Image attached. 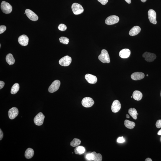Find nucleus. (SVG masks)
<instances>
[{
	"mask_svg": "<svg viewBox=\"0 0 161 161\" xmlns=\"http://www.w3.org/2000/svg\"><path fill=\"white\" fill-rule=\"evenodd\" d=\"M144 73L141 72H136L133 73L131 76V79L134 80H139L142 79L144 77Z\"/></svg>",
	"mask_w": 161,
	"mask_h": 161,
	"instance_id": "16",
	"label": "nucleus"
},
{
	"mask_svg": "<svg viewBox=\"0 0 161 161\" xmlns=\"http://www.w3.org/2000/svg\"><path fill=\"white\" fill-rule=\"evenodd\" d=\"M18 41L20 45L23 46H26L28 44L29 38L27 36L22 35L19 37Z\"/></svg>",
	"mask_w": 161,
	"mask_h": 161,
	"instance_id": "14",
	"label": "nucleus"
},
{
	"mask_svg": "<svg viewBox=\"0 0 161 161\" xmlns=\"http://www.w3.org/2000/svg\"><path fill=\"white\" fill-rule=\"evenodd\" d=\"M99 60L103 63H109L110 59L109 55L106 50L103 49L102 50L101 53L98 56Z\"/></svg>",
	"mask_w": 161,
	"mask_h": 161,
	"instance_id": "1",
	"label": "nucleus"
},
{
	"mask_svg": "<svg viewBox=\"0 0 161 161\" xmlns=\"http://www.w3.org/2000/svg\"><path fill=\"white\" fill-rule=\"evenodd\" d=\"M133 97V96H131V98H132Z\"/></svg>",
	"mask_w": 161,
	"mask_h": 161,
	"instance_id": "45",
	"label": "nucleus"
},
{
	"mask_svg": "<svg viewBox=\"0 0 161 161\" xmlns=\"http://www.w3.org/2000/svg\"><path fill=\"white\" fill-rule=\"evenodd\" d=\"M45 116L42 113H39L34 119L35 124L37 126H41L43 124Z\"/></svg>",
	"mask_w": 161,
	"mask_h": 161,
	"instance_id": "4",
	"label": "nucleus"
},
{
	"mask_svg": "<svg viewBox=\"0 0 161 161\" xmlns=\"http://www.w3.org/2000/svg\"></svg>",
	"mask_w": 161,
	"mask_h": 161,
	"instance_id": "47",
	"label": "nucleus"
},
{
	"mask_svg": "<svg viewBox=\"0 0 161 161\" xmlns=\"http://www.w3.org/2000/svg\"><path fill=\"white\" fill-rule=\"evenodd\" d=\"M5 85V83L2 81H0V89L3 88Z\"/></svg>",
	"mask_w": 161,
	"mask_h": 161,
	"instance_id": "35",
	"label": "nucleus"
},
{
	"mask_svg": "<svg viewBox=\"0 0 161 161\" xmlns=\"http://www.w3.org/2000/svg\"><path fill=\"white\" fill-rule=\"evenodd\" d=\"M157 134L159 135H161V129L157 133Z\"/></svg>",
	"mask_w": 161,
	"mask_h": 161,
	"instance_id": "39",
	"label": "nucleus"
},
{
	"mask_svg": "<svg viewBox=\"0 0 161 161\" xmlns=\"http://www.w3.org/2000/svg\"><path fill=\"white\" fill-rule=\"evenodd\" d=\"M148 15L149 21L151 23L154 24H157V21L156 20V14L155 11L153 10L150 9L148 11Z\"/></svg>",
	"mask_w": 161,
	"mask_h": 161,
	"instance_id": "9",
	"label": "nucleus"
},
{
	"mask_svg": "<svg viewBox=\"0 0 161 161\" xmlns=\"http://www.w3.org/2000/svg\"><path fill=\"white\" fill-rule=\"evenodd\" d=\"M4 137V134L1 129H0V140H1Z\"/></svg>",
	"mask_w": 161,
	"mask_h": 161,
	"instance_id": "36",
	"label": "nucleus"
},
{
	"mask_svg": "<svg viewBox=\"0 0 161 161\" xmlns=\"http://www.w3.org/2000/svg\"><path fill=\"white\" fill-rule=\"evenodd\" d=\"M59 40L61 43L67 45L69 43V39L66 37H60Z\"/></svg>",
	"mask_w": 161,
	"mask_h": 161,
	"instance_id": "28",
	"label": "nucleus"
},
{
	"mask_svg": "<svg viewBox=\"0 0 161 161\" xmlns=\"http://www.w3.org/2000/svg\"><path fill=\"white\" fill-rule=\"evenodd\" d=\"M139 115V114L138 113H137V115Z\"/></svg>",
	"mask_w": 161,
	"mask_h": 161,
	"instance_id": "43",
	"label": "nucleus"
},
{
	"mask_svg": "<svg viewBox=\"0 0 161 161\" xmlns=\"http://www.w3.org/2000/svg\"><path fill=\"white\" fill-rule=\"evenodd\" d=\"M18 114V110L16 107H12L8 112L9 117L11 119H14L17 116Z\"/></svg>",
	"mask_w": 161,
	"mask_h": 161,
	"instance_id": "12",
	"label": "nucleus"
},
{
	"mask_svg": "<svg viewBox=\"0 0 161 161\" xmlns=\"http://www.w3.org/2000/svg\"><path fill=\"white\" fill-rule=\"evenodd\" d=\"M131 54V51L128 49H124L120 51L119 56L123 58H126L129 57Z\"/></svg>",
	"mask_w": 161,
	"mask_h": 161,
	"instance_id": "17",
	"label": "nucleus"
},
{
	"mask_svg": "<svg viewBox=\"0 0 161 161\" xmlns=\"http://www.w3.org/2000/svg\"><path fill=\"white\" fill-rule=\"evenodd\" d=\"M1 44H0V48H1Z\"/></svg>",
	"mask_w": 161,
	"mask_h": 161,
	"instance_id": "42",
	"label": "nucleus"
},
{
	"mask_svg": "<svg viewBox=\"0 0 161 161\" xmlns=\"http://www.w3.org/2000/svg\"><path fill=\"white\" fill-rule=\"evenodd\" d=\"M119 17L118 16L112 15L107 18L105 22L107 25H111L117 23L119 21Z\"/></svg>",
	"mask_w": 161,
	"mask_h": 161,
	"instance_id": "5",
	"label": "nucleus"
},
{
	"mask_svg": "<svg viewBox=\"0 0 161 161\" xmlns=\"http://www.w3.org/2000/svg\"><path fill=\"white\" fill-rule=\"evenodd\" d=\"M117 141L119 143H123L125 142V140L123 136H122L118 138Z\"/></svg>",
	"mask_w": 161,
	"mask_h": 161,
	"instance_id": "33",
	"label": "nucleus"
},
{
	"mask_svg": "<svg viewBox=\"0 0 161 161\" xmlns=\"http://www.w3.org/2000/svg\"><path fill=\"white\" fill-rule=\"evenodd\" d=\"M6 27L5 25L0 26V34H1L4 33L6 30Z\"/></svg>",
	"mask_w": 161,
	"mask_h": 161,
	"instance_id": "30",
	"label": "nucleus"
},
{
	"mask_svg": "<svg viewBox=\"0 0 161 161\" xmlns=\"http://www.w3.org/2000/svg\"><path fill=\"white\" fill-rule=\"evenodd\" d=\"M58 30L61 31H64L66 30L67 27L64 24H61L58 25Z\"/></svg>",
	"mask_w": 161,
	"mask_h": 161,
	"instance_id": "29",
	"label": "nucleus"
},
{
	"mask_svg": "<svg viewBox=\"0 0 161 161\" xmlns=\"http://www.w3.org/2000/svg\"><path fill=\"white\" fill-rule=\"evenodd\" d=\"M34 154V151L33 149L31 148H28L26 150L25 152V157L27 159L31 158Z\"/></svg>",
	"mask_w": 161,
	"mask_h": 161,
	"instance_id": "20",
	"label": "nucleus"
},
{
	"mask_svg": "<svg viewBox=\"0 0 161 161\" xmlns=\"http://www.w3.org/2000/svg\"><path fill=\"white\" fill-rule=\"evenodd\" d=\"M156 126L158 128H161V120H157L156 123Z\"/></svg>",
	"mask_w": 161,
	"mask_h": 161,
	"instance_id": "32",
	"label": "nucleus"
},
{
	"mask_svg": "<svg viewBox=\"0 0 161 161\" xmlns=\"http://www.w3.org/2000/svg\"><path fill=\"white\" fill-rule=\"evenodd\" d=\"M25 13L27 17L30 20L36 21L38 20L39 18L38 16L30 10L26 9Z\"/></svg>",
	"mask_w": 161,
	"mask_h": 161,
	"instance_id": "11",
	"label": "nucleus"
},
{
	"mask_svg": "<svg viewBox=\"0 0 161 161\" xmlns=\"http://www.w3.org/2000/svg\"><path fill=\"white\" fill-rule=\"evenodd\" d=\"M147 76H148V74L147 75Z\"/></svg>",
	"mask_w": 161,
	"mask_h": 161,
	"instance_id": "44",
	"label": "nucleus"
},
{
	"mask_svg": "<svg viewBox=\"0 0 161 161\" xmlns=\"http://www.w3.org/2000/svg\"><path fill=\"white\" fill-rule=\"evenodd\" d=\"M141 1L143 3H144L146 2L147 0H141Z\"/></svg>",
	"mask_w": 161,
	"mask_h": 161,
	"instance_id": "41",
	"label": "nucleus"
},
{
	"mask_svg": "<svg viewBox=\"0 0 161 161\" xmlns=\"http://www.w3.org/2000/svg\"><path fill=\"white\" fill-rule=\"evenodd\" d=\"M82 105L83 106L86 108H88L92 106L94 104L93 99L89 97L84 98L82 101Z\"/></svg>",
	"mask_w": 161,
	"mask_h": 161,
	"instance_id": "6",
	"label": "nucleus"
},
{
	"mask_svg": "<svg viewBox=\"0 0 161 161\" xmlns=\"http://www.w3.org/2000/svg\"><path fill=\"white\" fill-rule=\"evenodd\" d=\"M141 31L140 27L138 26H135L130 30L129 34L131 36H136L138 35Z\"/></svg>",
	"mask_w": 161,
	"mask_h": 161,
	"instance_id": "18",
	"label": "nucleus"
},
{
	"mask_svg": "<svg viewBox=\"0 0 161 161\" xmlns=\"http://www.w3.org/2000/svg\"><path fill=\"white\" fill-rule=\"evenodd\" d=\"M128 113L132 118L135 120L137 118V111L134 108H131L128 110Z\"/></svg>",
	"mask_w": 161,
	"mask_h": 161,
	"instance_id": "25",
	"label": "nucleus"
},
{
	"mask_svg": "<svg viewBox=\"0 0 161 161\" xmlns=\"http://www.w3.org/2000/svg\"><path fill=\"white\" fill-rule=\"evenodd\" d=\"M72 58L68 56H65L61 58L59 61V64L63 66H68L71 64Z\"/></svg>",
	"mask_w": 161,
	"mask_h": 161,
	"instance_id": "8",
	"label": "nucleus"
},
{
	"mask_svg": "<svg viewBox=\"0 0 161 161\" xmlns=\"http://www.w3.org/2000/svg\"><path fill=\"white\" fill-rule=\"evenodd\" d=\"M125 1L126 2V3H127L128 4H131V0H125Z\"/></svg>",
	"mask_w": 161,
	"mask_h": 161,
	"instance_id": "37",
	"label": "nucleus"
},
{
	"mask_svg": "<svg viewBox=\"0 0 161 161\" xmlns=\"http://www.w3.org/2000/svg\"><path fill=\"white\" fill-rule=\"evenodd\" d=\"M145 161H152V160L150 158H147L145 160Z\"/></svg>",
	"mask_w": 161,
	"mask_h": 161,
	"instance_id": "38",
	"label": "nucleus"
},
{
	"mask_svg": "<svg viewBox=\"0 0 161 161\" xmlns=\"http://www.w3.org/2000/svg\"><path fill=\"white\" fill-rule=\"evenodd\" d=\"M85 78L87 82L90 84H95L97 82V79L96 76L92 74H86L85 76Z\"/></svg>",
	"mask_w": 161,
	"mask_h": 161,
	"instance_id": "15",
	"label": "nucleus"
},
{
	"mask_svg": "<svg viewBox=\"0 0 161 161\" xmlns=\"http://www.w3.org/2000/svg\"><path fill=\"white\" fill-rule=\"evenodd\" d=\"M121 105L120 102L118 100L114 101L111 106V110L114 113H116L119 111L121 108Z\"/></svg>",
	"mask_w": 161,
	"mask_h": 161,
	"instance_id": "13",
	"label": "nucleus"
},
{
	"mask_svg": "<svg viewBox=\"0 0 161 161\" xmlns=\"http://www.w3.org/2000/svg\"><path fill=\"white\" fill-rule=\"evenodd\" d=\"M6 60L9 65H13L15 62V60L11 53L8 54L6 56Z\"/></svg>",
	"mask_w": 161,
	"mask_h": 161,
	"instance_id": "21",
	"label": "nucleus"
},
{
	"mask_svg": "<svg viewBox=\"0 0 161 161\" xmlns=\"http://www.w3.org/2000/svg\"><path fill=\"white\" fill-rule=\"evenodd\" d=\"M81 142L80 140L76 138H74L71 142L70 145L72 147H76L80 144Z\"/></svg>",
	"mask_w": 161,
	"mask_h": 161,
	"instance_id": "27",
	"label": "nucleus"
},
{
	"mask_svg": "<svg viewBox=\"0 0 161 161\" xmlns=\"http://www.w3.org/2000/svg\"><path fill=\"white\" fill-rule=\"evenodd\" d=\"M71 8L74 14L76 15L81 14L84 12V9L82 6L77 3L73 4Z\"/></svg>",
	"mask_w": 161,
	"mask_h": 161,
	"instance_id": "3",
	"label": "nucleus"
},
{
	"mask_svg": "<svg viewBox=\"0 0 161 161\" xmlns=\"http://www.w3.org/2000/svg\"><path fill=\"white\" fill-rule=\"evenodd\" d=\"M61 82L59 80H56L52 83L48 88V91L50 93L56 91L59 88Z\"/></svg>",
	"mask_w": 161,
	"mask_h": 161,
	"instance_id": "7",
	"label": "nucleus"
},
{
	"mask_svg": "<svg viewBox=\"0 0 161 161\" xmlns=\"http://www.w3.org/2000/svg\"><path fill=\"white\" fill-rule=\"evenodd\" d=\"M85 151V148L82 146H78L74 149V152L75 154L79 155L84 153Z\"/></svg>",
	"mask_w": 161,
	"mask_h": 161,
	"instance_id": "22",
	"label": "nucleus"
},
{
	"mask_svg": "<svg viewBox=\"0 0 161 161\" xmlns=\"http://www.w3.org/2000/svg\"><path fill=\"white\" fill-rule=\"evenodd\" d=\"M160 95H161V93H160Z\"/></svg>",
	"mask_w": 161,
	"mask_h": 161,
	"instance_id": "46",
	"label": "nucleus"
},
{
	"mask_svg": "<svg viewBox=\"0 0 161 161\" xmlns=\"http://www.w3.org/2000/svg\"><path fill=\"white\" fill-rule=\"evenodd\" d=\"M19 89V84L16 83L12 86L11 89V93L12 94H15L17 93Z\"/></svg>",
	"mask_w": 161,
	"mask_h": 161,
	"instance_id": "26",
	"label": "nucleus"
},
{
	"mask_svg": "<svg viewBox=\"0 0 161 161\" xmlns=\"http://www.w3.org/2000/svg\"><path fill=\"white\" fill-rule=\"evenodd\" d=\"M143 57L145 58V60L149 62L153 61L156 58L155 54L146 52L143 54Z\"/></svg>",
	"mask_w": 161,
	"mask_h": 161,
	"instance_id": "10",
	"label": "nucleus"
},
{
	"mask_svg": "<svg viewBox=\"0 0 161 161\" xmlns=\"http://www.w3.org/2000/svg\"><path fill=\"white\" fill-rule=\"evenodd\" d=\"M86 158L88 160H93V155L91 153H89L86 156Z\"/></svg>",
	"mask_w": 161,
	"mask_h": 161,
	"instance_id": "31",
	"label": "nucleus"
},
{
	"mask_svg": "<svg viewBox=\"0 0 161 161\" xmlns=\"http://www.w3.org/2000/svg\"><path fill=\"white\" fill-rule=\"evenodd\" d=\"M1 8L3 13L6 14L10 13L12 10V7L9 3L3 1L1 5Z\"/></svg>",
	"mask_w": 161,
	"mask_h": 161,
	"instance_id": "2",
	"label": "nucleus"
},
{
	"mask_svg": "<svg viewBox=\"0 0 161 161\" xmlns=\"http://www.w3.org/2000/svg\"><path fill=\"white\" fill-rule=\"evenodd\" d=\"M124 125L128 129H132L135 126V123L134 122L131 121L129 120H126L124 121Z\"/></svg>",
	"mask_w": 161,
	"mask_h": 161,
	"instance_id": "23",
	"label": "nucleus"
},
{
	"mask_svg": "<svg viewBox=\"0 0 161 161\" xmlns=\"http://www.w3.org/2000/svg\"><path fill=\"white\" fill-rule=\"evenodd\" d=\"M93 155V160L95 161H101L102 157V154L100 153L97 154L95 152L91 153Z\"/></svg>",
	"mask_w": 161,
	"mask_h": 161,
	"instance_id": "24",
	"label": "nucleus"
},
{
	"mask_svg": "<svg viewBox=\"0 0 161 161\" xmlns=\"http://www.w3.org/2000/svg\"><path fill=\"white\" fill-rule=\"evenodd\" d=\"M126 118H130L129 115H128V114H126Z\"/></svg>",
	"mask_w": 161,
	"mask_h": 161,
	"instance_id": "40",
	"label": "nucleus"
},
{
	"mask_svg": "<svg viewBox=\"0 0 161 161\" xmlns=\"http://www.w3.org/2000/svg\"><path fill=\"white\" fill-rule=\"evenodd\" d=\"M133 96L135 100L136 101H140L142 98L143 94L140 91L135 90L133 92Z\"/></svg>",
	"mask_w": 161,
	"mask_h": 161,
	"instance_id": "19",
	"label": "nucleus"
},
{
	"mask_svg": "<svg viewBox=\"0 0 161 161\" xmlns=\"http://www.w3.org/2000/svg\"><path fill=\"white\" fill-rule=\"evenodd\" d=\"M98 1L104 5L106 4L108 2V0H98Z\"/></svg>",
	"mask_w": 161,
	"mask_h": 161,
	"instance_id": "34",
	"label": "nucleus"
}]
</instances>
